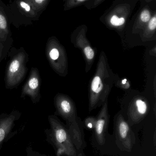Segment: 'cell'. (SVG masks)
I'll list each match as a JSON object with an SVG mask.
<instances>
[{
	"label": "cell",
	"mask_w": 156,
	"mask_h": 156,
	"mask_svg": "<svg viewBox=\"0 0 156 156\" xmlns=\"http://www.w3.org/2000/svg\"><path fill=\"white\" fill-rule=\"evenodd\" d=\"M48 121L50 128L44 130L46 140L52 146L56 156H83L76 149L66 125L55 115H50Z\"/></svg>",
	"instance_id": "6da1fadb"
},
{
	"label": "cell",
	"mask_w": 156,
	"mask_h": 156,
	"mask_svg": "<svg viewBox=\"0 0 156 156\" xmlns=\"http://www.w3.org/2000/svg\"><path fill=\"white\" fill-rule=\"evenodd\" d=\"M56 110V115L66 122V126L76 149L83 150L86 146L83 131L75 109L68 100L64 99L57 102Z\"/></svg>",
	"instance_id": "7a4b0ae2"
},
{
	"label": "cell",
	"mask_w": 156,
	"mask_h": 156,
	"mask_svg": "<svg viewBox=\"0 0 156 156\" xmlns=\"http://www.w3.org/2000/svg\"><path fill=\"white\" fill-rule=\"evenodd\" d=\"M116 137L119 147L123 150L130 151L135 144V135L121 114H118L115 119Z\"/></svg>",
	"instance_id": "3957f363"
},
{
	"label": "cell",
	"mask_w": 156,
	"mask_h": 156,
	"mask_svg": "<svg viewBox=\"0 0 156 156\" xmlns=\"http://www.w3.org/2000/svg\"><path fill=\"white\" fill-rule=\"evenodd\" d=\"M21 115V114L19 111L15 110L10 114L3 113L0 115V150L11 135L15 122L20 119Z\"/></svg>",
	"instance_id": "277c9868"
},
{
	"label": "cell",
	"mask_w": 156,
	"mask_h": 156,
	"mask_svg": "<svg viewBox=\"0 0 156 156\" xmlns=\"http://www.w3.org/2000/svg\"><path fill=\"white\" fill-rule=\"evenodd\" d=\"M96 119L95 137L99 145H103L105 142L106 134L109 120V115L105 106L103 108Z\"/></svg>",
	"instance_id": "5b68a950"
},
{
	"label": "cell",
	"mask_w": 156,
	"mask_h": 156,
	"mask_svg": "<svg viewBox=\"0 0 156 156\" xmlns=\"http://www.w3.org/2000/svg\"><path fill=\"white\" fill-rule=\"evenodd\" d=\"M91 89L95 94H98L101 92L103 89V84L100 77L97 76L94 78L91 85Z\"/></svg>",
	"instance_id": "8992f818"
},
{
	"label": "cell",
	"mask_w": 156,
	"mask_h": 156,
	"mask_svg": "<svg viewBox=\"0 0 156 156\" xmlns=\"http://www.w3.org/2000/svg\"><path fill=\"white\" fill-rule=\"evenodd\" d=\"M26 155L25 156H48L33 149L31 146L26 148Z\"/></svg>",
	"instance_id": "52a82bcc"
},
{
	"label": "cell",
	"mask_w": 156,
	"mask_h": 156,
	"mask_svg": "<svg viewBox=\"0 0 156 156\" xmlns=\"http://www.w3.org/2000/svg\"><path fill=\"white\" fill-rule=\"evenodd\" d=\"M96 118L93 117H89L85 120V125L89 129H94L95 126Z\"/></svg>",
	"instance_id": "ba28073f"
},
{
	"label": "cell",
	"mask_w": 156,
	"mask_h": 156,
	"mask_svg": "<svg viewBox=\"0 0 156 156\" xmlns=\"http://www.w3.org/2000/svg\"><path fill=\"white\" fill-rule=\"evenodd\" d=\"M85 54L87 58L89 60H91L93 59L94 56V52L93 49L90 47H86L84 50Z\"/></svg>",
	"instance_id": "9c48e42d"
},
{
	"label": "cell",
	"mask_w": 156,
	"mask_h": 156,
	"mask_svg": "<svg viewBox=\"0 0 156 156\" xmlns=\"http://www.w3.org/2000/svg\"><path fill=\"white\" fill-rule=\"evenodd\" d=\"M38 85H39V81L36 77H33L29 81L30 87L33 90L36 89L38 87Z\"/></svg>",
	"instance_id": "30bf717a"
},
{
	"label": "cell",
	"mask_w": 156,
	"mask_h": 156,
	"mask_svg": "<svg viewBox=\"0 0 156 156\" xmlns=\"http://www.w3.org/2000/svg\"><path fill=\"white\" fill-rule=\"evenodd\" d=\"M150 18V13L148 10H145L142 12L140 15V19L144 22H147L149 20Z\"/></svg>",
	"instance_id": "8fae6325"
},
{
	"label": "cell",
	"mask_w": 156,
	"mask_h": 156,
	"mask_svg": "<svg viewBox=\"0 0 156 156\" xmlns=\"http://www.w3.org/2000/svg\"><path fill=\"white\" fill-rule=\"evenodd\" d=\"M20 67V62L18 60H14L10 66L9 70L10 72L13 73L16 72Z\"/></svg>",
	"instance_id": "7c38bea8"
},
{
	"label": "cell",
	"mask_w": 156,
	"mask_h": 156,
	"mask_svg": "<svg viewBox=\"0 0 156 156\" xmlns=\"http://www.w3.org/2000/svg\"><path fill=\"white\" fill-rule=\"evenodd\" d=\"M50 55L51 58L53 60H56L59 57V51L56 49H52L50 52Z\"/></svg>",
	"instance_id": "4fadbf2b"
},
{
	"label": "cell",
	"mask_w": 156,
	"mask_h": 156,
	"mask_svg": "<svg viewBox=\"0 0 156 156\" xmlns=\"http://www.w3.org/2000/svg\"><path fill=\"white\" fill-rule=\"evenodd\" d=\"M7 23L6 19L2 15H0V29H6Z\"/></svg>",
	"instance_id": "5bb4252c"
},
{
	"label": "cell",
	"mask_w": 156,
	"mask_h": 156,
	"mask_svg": "<svg viewBox=\"0 0 156 156\" xmlns=\"http://www.w3.org/2000/svg\"><path fill=\"white\" fill-rule=\"evenodd\" d=\"M156 27V18L155 17H153L151 19L149 23V28L150 30H155Z\"/></svg>",
	"instance_id": "9a60e30c"
},
{
	"label": "cell",
	"mask_w": 156,
	"mask_h": 156,
	"mask_svg": "<svg viewBox=\"0 0 156 156\" xmlns=\"http://www.w3.org/2000/svg\"><path fill=\"white\" fill-rule=\"evenodd\" d=\"M111 24H113L114 26H119V18H118L117 16L116 15H114L111 18Z\"/></svg>",
	"instance_id": "2e32d148"
},
{
	"label": "cell",
	"mask_w": 156,
	"mask_h": 156,
	"mask_svg": "<svg viewBox=\"0 0 156 156\" xmlns=\"http://www.w3.org/2000/svg\"><path fill=\"white\" fill-rule=\"evenodd\" d=\"M20 5L23 8H24L27 11L29 12L30 10V6H29L28 4H27V3H25V2H21Z\"/></svg>",
	"instance_id": "e0dca14e"
},
{
	"label": "cell",
	"mask_w": 156,
	"mask_h": 156,
	"mask_svg": "<svg viewBox=\"0 0 156 156\" xmlns=\"http://www.w3.org/2000/svg\"><path fill=\"white\" fill-rule=\"evenodd\" d=\"M125 23V20L124 18H121L119 19V26L123 25Z\"/></svg>",
	"instance_id": "ac0fdd59"
},
{
	"label": "cell",
	"mask_w": 156,
	"mask_h": 156,
	"mask_svg": "<svg viewBox=\"0 0 156 156\" xmlns=\"http://www.w3.org/2000/svg\"><path fill=\"white\" fill-rule=\"evenodd\" d=\"M43 2L44 1H42V0H37V1H35V2L39 3H42V2Z\"/></svg>",
	"instance_id": "d6986e66"
},
{
	"label": "cell",
	"mask_w": 156,
	"mask_h": 156,
	"mask_svg": "<svg viewBox=\"0 0 156 156\" xmlns=\"http://www.w3.org/2000/svg\"><path fill=\"white\" fill-rule=\"evenodd\" d=\"M127 80L126 79H124V80H123V81H122V83L123 84H125L126 83V82Z\"/></svg>",
	"instance_id": "ffe728a7"
}]
</instances>
